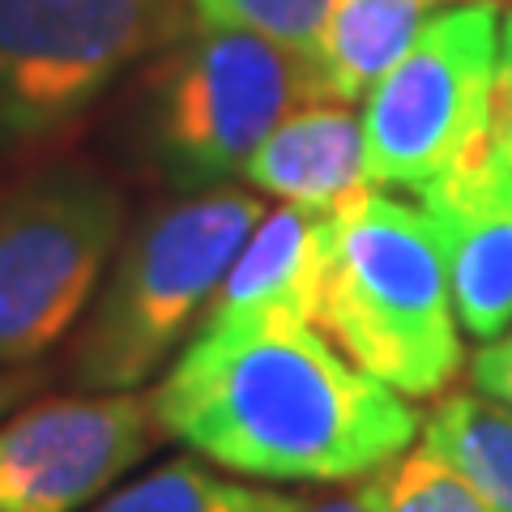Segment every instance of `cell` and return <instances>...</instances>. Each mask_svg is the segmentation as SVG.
Here are the masks:
<instances>
[{"label":"cell","instance_id":"1","mask_svg":"<svg viewBox=\"0 0 512 512\" xmlns=\"http://www.w3.org/2000/svg\"><path fill=\"white\" fill-rule=\"evenodd\" d=\"M154 410L171 440L265 483L372 478L419 431L402 393L303 320L201 325Z\"/></svg>","mask_w":512,"mask_h":512},{"label":"cell","instance_id":"2","mask_svg":"<svg viewBox=\"0 0 512 512\" xmlns=\"http://www.w3.org/2000/svg\"><path fill=\"white\" fill-rule=\"evenodd\" d=\"M316 325L402 397H436L461 372V320L423 205L367 192L329 218Z\"/></svg>","mask_w":512,"mask_h":512},{"label":"cell","instance_id":"3","mask_svg":"<svg viewBox=\"0 0 512 512\" xmlns=\"http://www.w3.org/2000/svg\"><path fill=\"white\" fill-rule=\"evenodd\" d=\"M261 218V197L244 188H214L150 210L120 239L77 325L69 380L82 393H128L158 376L175 346L205 325L218 286Z\"/></svg>","mask_w":512,"mask_h":512},{"label":"cell","instance_id":"4","mask_svg":"<svg viewBox=\"0 0 512 512\" xmlns=\"http://www.w3.org/2000/svg\"><path fill=\"white\" fill-rule=\"evenodd\" d=\"M316 103L312 64L265 35L197 22L146 60L133 146L175 197L231 188L291 111Z\"/></svg>","mask_w":512,"mask_h":512},{"label":"cell","instance_id":"5","mask_svg":"<svg viewBox=\"0 0 512 512\" xmlns=\"http://www.w3.org/2000/svg\"><path fill=\"white\" fill-rule=\"evenodd\" d=\"M188 30V0H0V171L47 158Z\"/></svg>","mask_w":512,"mask_h":512},{"label":"cell","instance_id":"6","mask_svg":"<svg viewBox=\"0 0 512 512\" xmlns=\"http://www.w3.org/2000/svg\"><path fill=\"white\" fill-rule=\"evenodd\" d=\"M120 235L124 192L86 158H47L0 192V367H30L69 338Z\"/></svg>","mask_w":512,"mask_h":512},{"label":"cell","instance_id":"7","mask_svg":"<svg viewBox=\"0 0 512 512\" xmlns=\"http://www.w3.org/2000/svg\"><path fill=\"white\" fill-rule=\"evenodd\" d=\"M500 69L495 5H448L423 22L414 47L363 99L372 188L423 197L491 141Z\"/></svg>","mask_w":512,"mask_h":512},{"label":"cell","instance_id":"8","mask_svg":"<svg viewBox=\"0 0 512 512\" xmlns=\"http://www.w3.org/2000/svg\"><path fill=\"white\" fill-rule=\"evenodd\" d=\"M167 431L154 393L47 397L0 419V512H77Z\"/></svg>","mask_w":512,"mask_h":512},{"label":"cell","instance_id":"9","mask_svg":"<svg viewBox=\"0 0 512 512\" xmlns=\"http://www.w3.org/2000/svg\"><path fill=\"white\" fill-rule=\"evenodd\" d=\"M419 205L436 222L461 329L478 342L504 338L512 325V171L487 141Z\"/></svg>","mask_w":512,"mask_h":512},{"label":"cell","instance_id":"10","mask_svg":"<svg viewBox=\"0 0 512 512\" xmlns=\"http://www.w3.org/2000/svg\"><path fill=\"white\" fill-rule=\"evenodd\" d=\"M244 180L265 197L338 218L372 192L363 120L346 103H308L291 111L252 154Z\"/></svg>","mask_w":512,"mask_h":512},{"label":"cell","instance_id":"11","mask_svg":"<svg viewBox=\"0 0 512 512\" xmlns=\"http://www.w3.org/2000/svg\"><path fill=\"white\" fill-rule=\"evenodd\" d=\"M325 231L320 218L299 205H278L252 227L239 248L227 282L218 286L205 325H239V320H303L316 325L320 274H325Z\"/></svg>","mask_w":512,"mask_h":512},{"label":"cell","instance_id":"12","mask_svg":"<svg viewBox=\"0 0 512 512\" xmlns=\"http://www.w3.org/2000/svg\"><path fill=\"white\" fill-rule=\"evenodd\" d=\"M427 22V0H333L312 47L316 103H359L402 60Z\"/></svg>","mask_w":512,"mask_h":512},{"label":"cell","instance_id":"13","mask_svg":"<svg viewBox=\"0 0 512 512\" xmlns=\"http://www.w3.org/2000/svg\"><path fill=\"white\" fill-rule=\"evenodd\" d=\"M423 444L478 491L487 512H512V410L483 393H453L427 414Z\"/></svg>","mask_w":512,"mask_h":512},{"label":"cell","instance_id":"14","mask_svg":"<svg viewBox=\"0 0 512 512\" xmlns=\"http://www.w3.org/2000/svg\"><path fill=\"white\" fill-rule=\"evenodd\" d=\"M299 495L231 483L192 457H171L90 512H291Z\"/></svg>","mask_w":512,"mask_h":512},{"label":"cell","instance_id":"15","mask_svg":"<svg viewBox=\"0 0 512 512\" xmlns=\"http://www.w3.org/2000/svg\"><path fill=\"white\" fill-rule=\"evenodd\" d=\"M376 512H487L478 491L431 448H406L380 474L367 478Z\"/></svg>","mask_w":512,"mask_h":512},{"label":"cell","instance_id":"16","mask_svg":"<svg viewBox=\"0 0 512 512\" xmlns=\"http://www.w3.org/2000/svg\"><path fill=\"white\" fill-rule=\"evenodd\" d=\"M188 5L192 18L205 26L252 30L299 56H312L333 0H188Z\"/></svg>","mask_w":512,"mask_h":512},{"label":"cell","instance_id":"17","mask_svg":"<svg viewBox=\"0 0 512 512\" xmlns=\"http://www.w3.org/2000/svg\"><path fill=\"white\" fill-rule=\"evenodd\" d=\"M491 150L512 171V13L500 22V69L491 94Z\"/></svg>","mask_w":512,"mask_h":512},{"label":"cell","instance_id":"18","mask_svg":"<svg viewBox=\"0 0 512 512\" xmlns=\"http://www.w3.org/2000/svg\"><path fill=\"white\" fill-rule=\"evenodd\" d=\"M470 376L478 393L512 410V338H495L478 350L470 359Z\"/></svg>","mask_w":512,"mask_h":512},{"label":"cell","instance_id":"19","mask_svg":"<svg viewBox=\"0 0 512 512\" xmlns=\"http://www.w3.org/2000/svg\"><path fill=\"white\" fill-rule=\"evenodd\" d=\"M43 380H47V372L39 363H30V367H0V419H5L9 410H18L35 389H43Z\"/></svg>","mask_w":512,"mask_h":512},{"label":"cell","instance_id":"20","mask_svg":"<svg viewBox=\"0 0 512 512\" xmlns=\"http://www.w3.org/2000/svg\"><path fill=\"white\" fill-rule=\"evenodd\" d=\"M291 512H376L367 487H350V491H325V495H299Z\"/></svg>","mask_w":512,"mask_h":512},{"label":"cell","instance_id":"21","mask_svg":"<svg viewBox=\"0 0 512 512\" xmlns=\"http://www.w3.org/2000/svg\"><path fill=\"white\" fill-rule=\"evenodd\" d=\"M427 5H461V0H427ZM474 5H495V0H474Z\"/></svg>","mask_w":512,"mask_h":512}]
</instances>
